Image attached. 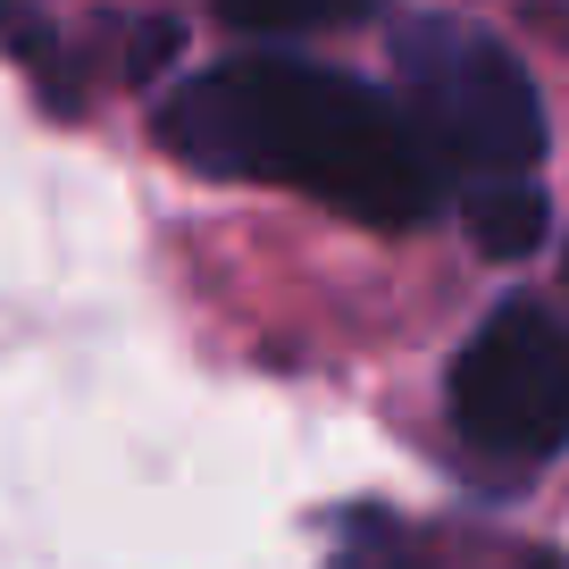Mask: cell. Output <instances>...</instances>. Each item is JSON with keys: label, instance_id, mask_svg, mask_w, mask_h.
Returning a JSON list of instances; mask_svg holds the SVG:
<instances>
[{"label": "cell", "instance_id": "obj_1", "mask_svg": "<svg viewBox=\"0 0 569 569\" xmlns=\"http://www.w3.org/2000/svg\"><path fill=\"white\" fill-rule=\"evenodd\" d=\"M160 134L201 177L293 184V193L327 201L336 218H360L386 234L419 227L436 201V160H427L419 126L402 118V101L336 68H310V59L260 51L201 68L193 84L168 92Z\"/></svg>", "mask_w": 569, "mask_h": 569}, {"label": "cell", "instance_id": "obj_2", "mask_svg": "<svg viewBox=\"0 0 569 569\" xmlns=\"http://www.w3.org/2000/svg\"><path fill=\"white\" fill-rule=\"evenodd\" d=\"M393 68H402V118L419 126L436 168H452L469 184L536 177L545 101L495 34H478L461 18H410L393 26Z\"/></svg>", "mask_w": 569, "mask_h": 569}, {"label": "cell", "instance_id": "obj_3", "mask_svg": "<svg viewBox=\"0 0 569 569\" xmlns=\"http://www.w3.org/2000/svg\"><path fill=\"white\" fill-rule=\"evenodd\" d=\"M452 427L495 461H552L569 445V327L502 302L452 360Z\"/></svg>", "mask_w": 569, "mask_h": 569}, {"label": "cell", "instance_id": "obj_4", "mask_svg": "<svg viewBox=\"0 0 569 569\" xmlns=\"http://www.w3.org/2000/svg\"><path fill=\"white\" fill-rule=\"evenodd\" d=\"M461 227H469V243H478L486 260H528L552 234V201H545L536 177H486V184H469Z\"/></svg>", "mask_w": 569, "mask_h": 569}, {"label": "cell", "instance_id": "obj_5", "mask_svg": "<svg viewBox=\"0 0 569 569\" xmlns=\"http://www.w3.org/2000/svg\"><path fill=\"white\" fill-rule=\"evenodd\" d=\"M377 0H218V18L243 26V34H327V26H352Z\"/></svg>", "mask_w": 569, "mask_h": 569}, {"label": "cell", "instance_id": "obj_6", "mask_svg": "<svg viewBox=\"0 0 569 569\" xmlns=\"http://www.w3.org/2000/svg\"><path fill=\"white\" fill-rule=\"evenodd\" d=\"M336 569H427V552H419V536H410V528H393L386 511H360L352 528H343Z\"/></svg>", "mask_w": 569, "mask_h": 569}, {"label": "cell", "instance_id": "obj_7", "mask_svg": "<svg viewBox=\"0 0 569 569\" xmlns=\"http://www.w3.org/2000/svg\"><path fill=\"white\" fill-rule=\"evenodd\" d=\"M536 569H561V561H536Z\"/></svg>", "mask_w": 569, "mask_h": 569}]
</instances>
